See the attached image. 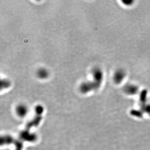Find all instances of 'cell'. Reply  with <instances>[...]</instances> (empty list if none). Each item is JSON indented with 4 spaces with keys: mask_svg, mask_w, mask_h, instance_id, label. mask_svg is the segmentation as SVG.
<instances>
[{
    "mask_svg": "<svg viewBox=\"0 0 150 150\" xmlns=\"http://www.w3.org/2000/svg\"><path fill=\"white\" fill-rule=\"evenodd\" d=\"M126 72L122 69H118L115 71L113 75V81L115 83H122L126 76Z\"/></svg>",
    "mask_w": 150,
    "mask_h": 150,
    "instance_id": "obj_2",
    "label": "cell"
},
{
    "mask_svg": "<svg viewBox=\"0 0 150 150\" xmlns=\"http://www.w3.org/2000/svg\"><path fill=\"white\" fill-rule=\"evenodd\" d=\"M100 86V85L92 79V80L86 81L81 83L80 86V91L82 93L86 94L99 89Z\"/></svg>",
    "mask_w": 150,
    "mask_h": 150,
    "instance_id": "obj_1",
    "label": "cell"
},
{
    "mask_svg": "<svg viewBox=\"0 0 150 150\" xmlns=\"http://www.w3.org/2000/svg\"><path fill=\"white\" fill-rule=\"evenodd\" d=\"M125 92L128 95H134L137 94L139 88L134 84H127L123 88Z\"/></svg>",
    "mask_w": 150,
    "mask_h": 150,
    "instance_id": "obj_5",
    "label": "cell"
},
{
    "mask_svg": "<svg viewBox=\"0 0 150 150\" xmlns=\"http://www.w3.org/2000/svg\"><path fill=\"white\" fill-rule=\"evenodd\" d=\"M93 80L101 86L103 80V74L102 69L99 68H95L92 71Z\"/></svg>",
    "mask_w": 150,
    "mask_h": 150,
    "instance_id": "obj_3",
    "label": "cell"
},
{
    "mask_svg": "<svg viewBox=\"0 0 150 150\" xmlns=\"http://www.w3.org/2000/svg\"><path fill=\"white\" fill-rule=\"evenodd\" d=\"M1 89H6L8 88L11 85V83L8 80L4 79L1 80Z\"/></svg>",
    "mask_w": 150,
    "mask_h": 150,
    "instance_id": "obj_7",
    "label": "cell"
},
{
    "mask_svg": "<svg viewBox=\"0 0 150 150\" xmlns=\"http://www.w3.org/2000/svg\"><path fill=\"white\" fill-rule=\"evenodd\" d=\"M28 108L27 105L24 104H20L17 106L16 109V113L20 117H25L28 113Z\"/></svg>",
    "mask_w": 150,
    "mask_h": 150,
    "instance_id": "obj_4",
    "label": "cell"
},
{
    "mask_svg": "<svg viewBox=\"0 0 150 150\" xmlns=\"http://www.w3.org/2000/svg\"><path fill=\"white\" fill-rule=\"evenodd\" d=\"M134 1H130V0H125V1H122V3H123V4L127 6H130L132 4H133V3Z\"/></svg>",
    "mask_w": 150,
    "mask_h": 150,
    "instance_id": "obj_8",
    "label": "cell"
},
{
    "mask_svg": "<svg viewBox=\"0 0 150 150\" xmlns=\"http://www.w3.org/2000/svg\"><path fill=\"white\" fill-rule=\"evenodd\" d=\"M37 75L38 77L40 79H46L49 76V72L45 68H40V69L37 71Z\"/></svg>",
    "mask_w": 150,
    "mask_h": 150,
    "instance_id": "obj_6",
    "label": "cell"
}]
</instances>
